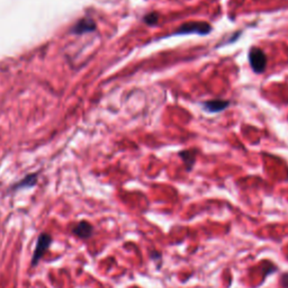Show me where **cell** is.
I'll return each instance as SVG.
<instances>
[{"label": "cell", "mask_w": 288, "mask_h": 288, "mask_svg": "<svg viewBox=\"0 0 288 288\" xmlns=\"http://www.w3.org/2000/svg\"><path fill=\"white\" fill-rule=\"evenodd\" d=\"M37 184V175L36 173H31L23 178L19 183H17L15 186H12V190H18L22 188H32Z\"/></svg>", "instance_id": "7"}, {"label": "cell", "mask_w": 288, "mask_h": 288, "mask_svg": "<svg viewBox=\"0 0 288 288\" xmlns=\"http://www.w3.org/2000/svg\"><path fill=\"white\" fill-rule=\"evenodd\" d=\"M249 62L256 73H262L267 67V58L264 51L256 48V46H252L249 51Z\"/></svg>", "instance_id": "3"}, {"label": "cell", "mask_w": 288, "mask_h": 288, "mask_svg": "<svg viewBox=\"0 0 288 288\" xmlns=\"http://www.w3.org/2000/svg\"><path fill=\"white\" fill-rule=\"evenodd\" d=\"M212 32V26L205 22H190L186 23L177 29L175 35H188V34H198L207 35Z\"/></svg>", "instance_id": "1"}, {"label": "cell", "mask_w": 288, "mask_h": 288, "mask_svg": "<svg viewBox=\"0 0 288 288\" xmlns=\"http://www.w3.org/2000/svg\"><path fill=\"white\" fill-rule=\"evenodd\" d=\"M52 236L48 233H41L39 235V238H37L36 241V247L35 250H34V253H33V257H32V266H37L39 265L40 260L43 258V256L48 251L49 248L51 247V244H52Z\"/></svg>", "instance_id": "2"}, {"label": "cell", "mask_w": 288, "mask_h": 288, "mask_svg": "<svg viewBox=\"0 0 288 288\" xmlns=\"http://www.w3.org/2000/svg\"><path fill=\"white\" fill-rule=\"evenodd\" d=\"M95 29H96V24L94 20L90 18H82L74 25L73 28H72V33L83 34V33L92 32V31H95Z\"/></svg>", "instance_id": "6"}, {"label": "cell", "mask_w": 288, "mask_h": 288, "mask_svg": "<svg viewBox=\"0 0 288 288\" xmlns=\"http://www.w3.org/2000/svg\"><path fill=\"white\" fill-rule=\"evenodd\" d=\"M230 106V101L223 99H213L203 103V107L209 113H218L226 109Z\"/></svg>", "instance_id": "5"}, {"label": "cell", "mask_w": 288, "mask_h": 288, "mask_svg": "<svg viewBox=\"0 0 288 288\" xmlns=\"http://www.w3.org/2000/svg\"><path fill=\"white\" fill-rule=\"evenodd\" d=\"M72 233L79 239L87 240L94 234V226L87 221H81L75 224V226L72 228Z\"/></svg>", "instance_id": "4"}, {"label": "cell", "mask_w": 288, "mask_h": 288, "mask_svg": "<svg viewBox=\"0 0 288 288\" xmlns=\"http://www.w3.org/2000/svg\"><path fill=\"white\" fill-rule=\"evenodd\" d=\"M281 284L284 288H288V274H284L281 277Z\"/></svg>", "instance_id": "10"}, {"label": "cell", "mask_w": 288, "mask_h": 288, "mask_svg": "<svg viewBox=\"0 0 288 288\" xmlns=\"http://www.w3.org/2000/svg\"><path fill=\"white\" fill-rule=\"evenodd\" d=\"M158 19H159V16L156 12H150V14H146L145 16H144V23L147 24V25H155L156 23H158Z\"/></svg>", "instance_id": "9"}, {"label": "cell", "mask_w": 288, "mask_h": 288, "mask_svg": "<svg viewBox=\"0 0 288 288\" xmlns=\"http://www.w3.org/2000/svg\"><path fill=\"white\" fill-rule=\"evenodd\" d=\"M179 155L181 156V159H183V161L185 162L187 170L188 171L192 170V168L195 164V160H196V151L185 150V151H181Z\"/></svg>", "instance_id": "8"}]
</instances>
